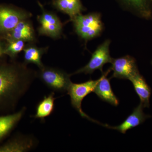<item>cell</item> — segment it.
Wrapping results in <instances>:
<instances>
[{
    "label": "cell",
    "mask_w": 152,
    "mask_h": 152,
    "mask_svg": "<svg viewBox=\"0 0 152 152\" xmlns=\"http://www.w3.org/2000/svg\"><path fill=\"white\" fill-rule=\"evenodd\" d=\"M123 8L144 20H152V0H118Z\"/></svg>",
    "instance_id": "obj_10"
},
{
    "label": "cell",
    "mask_w": 152,
    "mask_h": 152,
    "mask_svg": "<svg viewBox=\"0 0 152 152\" xmlns=\"http://www.w3.org/2000/svg\"><path fill=\"white\" fill-rule=\"evenodd\" d=\"M52 4L58 11L68 15L70 20L86 10L81 0H53Z\"/></svg>",
    "instance_id": "obj_13"
},
{
    "label": "cell",
    "mask_w": 152,
    "mask_h": 152,
    "mask_svg": "<svg viewBox=\"0 0 152 152\" xmlns=\"http://www.w3.org/2000/svg\"><path fill=\"white\" fill-rule=\"evenodd\" d=\"M99 79L96 80H90L81 83H74L71 82L68 88V94L71 98V104L78 112L82 117L86 118L92 121L96 122L90 118L83 111L82 109V101L88 95L94 92L95 87Z\"/></svg>",
    "instance_id": "obj_5"
},
{
    "label": "cell",
    "mask_w": 152,
    "mask_h": 152,
    "mask_svg": "<svg viewBox=\"0 0 152 152\" xmlns=\"http://www.w3.org/2000/svg\"><path fill=\"white\" fill-rule=\"evenodd\" d=\"M110 40L108 39L99 45L92 54L91 58L87 64L71 75L80 73L91 75L97 70H99L102 73L103 72V66L107 63H111L113 60L110 55Z\"/></svg>",
    "instance_id": "obj_6"
},
{
    "label": "cell",
    "mask_w": 152,
    "mask_h": 152,
    "mask_svg": "<svg viewBox=\"0 0 152 152\" xmlns=\"http://www.w3.org/2000/svg\"><path fill=\"white\" fill-rule=\"evenodd\" d=\"M32 144L30 140L27 142L15 138L0 146V152H22L30 149Z\"/></svg>",
    "instance_id": "obj_18"
},
{
    "label": "cell",
    "mask_w": 152,
    "mask_h": 152,
    "mask_svg": "<svg viewBox=\"0 0 152 152\" xmlns=\"http://www.w3.org/2000/svg\"><path fill=\"white\" fill-rule=\"evenodd\" d=\"M6 44L4 54L12 58H15L19 53L23 51L26 46V42L20 40H6Z\"/></svg>",
    "instance_id": "obj_19"
},
{
    "label": "cell",
    "mask_w": 152,
    "mask_h": 152,
    "mask_svg": "<svg viewBox=\"0 0 152 152\" xmlns=\"http://www.w3.org/2000/svg\"><path fill=\"white\" fill-rule=\"evenodd\" d=\"M111 71L110 68L104 72L102 73V75L99 78V80L95 87L94 92L102 100L117 107L119 104V101L113 92L110 79L107 78V76Z\"/></svg>",
    "instance_id": "obj_11"
},
{
    "label": "cell",
    "mask_w": 152,
    "mask_h": 152,
    "mask_svg": "<svg viewBox=\"0 0 152 152\" xmlns=\"http://www.w3.org/2000/svg\"><path fill=\"white\" fill-rule=\"evenodd\" d=\"M48 48H38L34 43H28L24 49V64H34L37 66L39 69L43 67L42 58L43 55L46 53Z\"/></svg>",
    "instance_id": "obj_15"
},
{
    "label": "cell",
    "mask_w": 152,
    "mask_h": 152,
    "mask_svg": "<svg viewBox=\"0 0 152 152\" xmlns=\"http://www.w3.org/2000/svg\"><path fill=\"white\" fill-rule=\"evenodd\" d=\"M140 100L144 108L149 107L151 89L143 77L139 73L129 80Z\"/></svg>",
    "instance_id": "obj_14"
},
{
    "label": "cell",
    "mask_w": 152,
    "mask_h": 152,
    "mask_svg": "<svg viewBox=\"0 0 152 152\" xmlns=\"http://www.w3.org/2000/svg\"><path fill=\"white\" fill-rule=\"evenodd\" d=\"M23 64H0V110L13 107L34 74Z\"/></svg>",
    "instance_id": "obj_1"
},
{
    "label": "cell",
    "mask_w": 152,
    "mask_h": 152,
    "mask_svg": "<svg viewBox=\"0 0 152 152\" xmlns=\"http://www.w3.org/2000/svg\"><path fill=\"white\" fill-rule=\"evenodd\" d=\"M32 14L22 9L0 5V34L3 36L10 32L23 20L29 19Z\"/></svg>",
    "instance_id": "obj_7"
},
{
    "label": "cell",
    "mask_w": 152,
    "mask_h": 152,
    "mask_svg": "<svg viewBox=\"0 0 152 152\" xmlns=\"http://www.w3.org/2000/svg\"><path fill=\"white\" fill-rule=\"evenodd\" d=\"M6 45H4L0 38V57L2 56L3 55H4L5 48Z\"/></svg>",
    "instance_id": "obj_20"
},
{
    "label": "cell",
    "mask_w": 152,
    "mask_h": 152,
    "mask_svg": "<svg viewBox=\"0 0 152 152\" xmlns=\"http://www.w3.org/2000/svg\"><path fill=\"white\" fill-rule=\"evenodd\" d=\"M54 93H52L48 96H45L40 101L36 108L35 115L34 118H35L44 119L50 116L53 112L55 107V101L56 98L54 97Z\"/></svg>",
    "instance_id": "obj_17"
},
{
    "label": "cell",
    "mask_w": 152,
    "mask_h": 152,
    "mask_svg": "<svg viewBox=\"0 0 152 152\" xmlns=\"http://www.w3.org/2000/svg\"><path fill=\"white\" fill-rule=\"evenodd\" d=\"M28 19L19 22L12 31L3 36V39L6 40H20L34 44L37 41L35 32L32 24Z\"/></svg>",
    "instance_id": "obj_9"
},
{
    "label": "cell",
    "mask_w": 152,
    "mask_h": 152,
    "mask_svg": "<svg viewBox=\"0 0 152 152\" xmlns=\"http://www.w3.org/2000/svg\"><path fill=\"white\" fill-rule=\"evenodd\" d=\"M38 76L47 87L55 91L64 92L67 91L71 83V75L57 68L44 66L40 69Z\"/></svg>",
    "instance_id": "obj_3"
},
{
    "label": "cell",
    "mask_w": 152,
    "mask_h": 152,
    "mask_svg": "<svg viewBox=\"0 0 152 152\" xmlns=\"http://www.w3.org/2000/svg\"><path fill=\"white\" fill-rule=\"evenodd\" d=\"M110 69L113 71L111 78L129 80L139 73L135 59L129 55L113 58Z\"/></svg>",
    "instance_id": "obj_8"
},
{
    "label": "cell",
    "mask_w": 152,
    "mask_h": 152,
    "mask_svg": "<svg viewBox=\"0 0 152 152\" xmlns=\"http://www.w3.org/2000/svg\"><path fill=\"white\" fill-rule=\"evenodd\" d=\"M151 64H152V61H151Z\"/></svg>",
    "instance_id": "obj_21"
},
{
    "label": "cell",
    "mask_w": 152,
    "mask_h": 152,
    "mask_svg": "<svg viewBox=\"0 0 152 152\" xmlns=\"http://www.w3.org/2000/svg\"><path fill=\"white\" fill-rule=\"evenodd\" d=\"M143 108L142 105L140 103L137 107L134 109L132 113L121 124L115 127L110 126L107 125H104V126L110 129L117 130L123 134H126L127 131L142 124L147 118H149V115L144 113L143 110Z\"/></svg>",
    "instance_id": "obj_12"
},
{
    "label": "cell",
    "mask_w": 152,
    "mask_h": 152,
    "mask_svg": "<svg viewBox=\"0 0 152 152\" xmlns=\"http://www.w3.org/2000/svg\"><path fill=\"white\" fill-rule=\"evenodd\" d=\"M71 21L73 22L75 32L86 43L100 36L104 31L102 15L97 12L85 15L80 14Z\"/></svg>",
    "instance_id": "obj_2"
},
{
    "label": "cell",
    "mask_w": 152,
    "mask_h": 152,
    "mask_svg": "<svg viewBox=\"0 0 152 152\" xmlns=\"http://www.w3.org/2000/svg\"><path fill=\"white\" fill-rule=\"evenodd\" d=\"M25 109L11 115L0 116V141L10 132L21 119Z\"/></svg>",
    "instance_id": "obj_16"
},
{
    "label": "cell",
    "mask_w": 152,
    "mask_h": 152,
    "mask_svg": "<svg viewBox=\"0 0 152 152\" xmlns=\"http://www.w3.org/2000/svg\"><path fill=\"white\" fill-rule=\"evenodd\" d=\"M38 3L42 10V14L37 17L40 24L37 29L39 35L48 36L53 39H59L62 34L64 24L56 14L46 10L40 3Z\"/></svg>",
    "instance_id": "obj_4"
}]
</instances>
